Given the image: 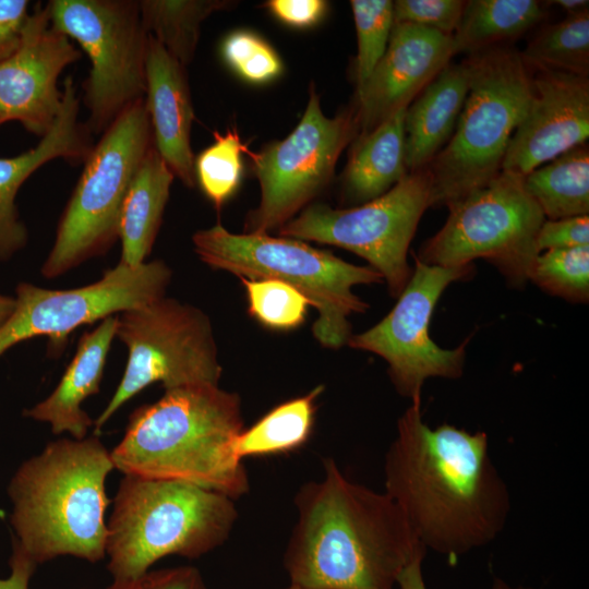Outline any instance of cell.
Here are the masks:
<instances>
[{
    "mask_svg": "<svg viewBox=\"0 0 589 589\" xmlns=\"http://www.w3.org/2000/svg\"><path fill=\"white\" fill-rule=\"evenodd\" d=\"M243 429L236 393L214 384L183 386L136 408L110 454L123 474L189 482L235 500L250 489L233 452Z\"/></svg>",
    "mask_w": 589,
    "mask_h": 589,
    "instance_id": "3957f363",
    "label": "cell"
},
{
    "mask_svg": "<svg viewBox=\"0 0 589 589\" xmlns=\"http://www.w3.org/2000/svg\"><path fill=\"white\" fill-rule=\"evenodd\" d=\"M116 324L117 317L112 315L85 332L56 388L47 398L25 409L23 416L49 423L53 434L67 432L72 438H85L94 420L82 404L99 393L108 352L116 338Z\"/></svg>",
    "mask_w": 589,
    "mask_h": 589,
    "instance_id": "44dd1931",
    "label": "cell"
},
{
    "mask_svg": "<svg viewBox=\"0 0 589 589\" xmlns=\"http://www.w3.org/2000/svg\"><path fill=\"white\" fill-rule=\"evenodd\" d=\"M15 308V298L0 292V328L9 320Z\"/></svg>",
    "mask_w": 589,
    "mask_h": 589,
    "instance_id": "b9f144b4",
    "label": "cell"
},
{
    "mask_svg": "<svg viewBox=\"0 0 589 589\" xmlns=\"http://www.w3.org/2000/svg\"><path fill=\"white\" fill-rule=\"evenodd\" d=\"M29 13L27 0H0V63L17 49Z\"/></svg>",
    "mask_w": 589,
    "mask_h": 589,
    "instance_id": "74e56055",
    "label": "cell"
},
{
    "mask_svg": "<svg viewBox=\"0 0 589 589\" xmlns=\"http://www.w3.org/2000/svg\"><path fill=\"white\" fill-rule=\"evenodd\" d=\"M456 55L453 35L413 24H394L386 51L353 100L363 136L406 109Z\"/></svg>",
    "mask_w": 589,
    "mask_h": 589,
    "instance_id": "ac0fdd59",
    "label": "cell"
},
{
    "mask_svg": "<svg viewBox=\"0 0 589 589\" xmlns=\"http://www.w3.org/2000/svg\"><path fill=\"white\" fill-rule=\"evenodd\" d=\"M116 338L128 350L123 375L94 421L97 435L132 397L154 383L165 390L218 385L221 366L207 315L172 298L160 297L116 315Z\"/></svg>",
    "mask_w": 589,
    "mask_h": 589,
    "instance_id": "30bf717a",
    "label": "cell"
},
{
    "mask_svg": "<svg viewBox=\"0 0 589 589\" xmlns=\"http://www.w3.org/2000/svg\"><path fill=\"white\" fill-rule=\"evenodd\" d=\"M80 100L71 76L62 89V105L50 130L33 148L13 157H0V262L12 259L28 241V232L15 204L22 184L41 166L63 159L84 163L94 144L86 123L79 121Z\"/></svg>",
    "mask_w": 589,
    "mask_h": 589,
    "instance_id": "d6986e66",
    "label": "cell"
},
{
    "mask_svg": "<svg viewBox=\"0 0 589 589\" xmlns=\"http://www.w3.org/2000/svg\"><path fill=\"white\" fill-rule=\"evenodd\" d=\"M444 226L416 256L428 265L460 267L482 259L506 281L524 287L539 254L538 231L545 217L524 184V176L502 170L485 187L448 206Z\"/></svg>",
    "mask_w": 589,
    "mask_h": 589,
    "instance_id": "9c48e42d",
    "label": "cell"
},
{
    "mask_svg": "<svg viewBox=\"0 0 589 589\" xmlns=\"http://www.w3.org/2000/svg\"><path fill=\"white\" fill-rule=\"evenodd\" d=\"M464 7L461 0H396L393 1L394 24L419 25L452 36Z\"/></svg>",
    "mask_w": 589,
    "mask_h": 589,
    "instance_id": "e575fe53",
    "label": "cell"
},
{
    "mask_svg": "<svg viewBox=\"0 0 589 589\" xmlns=\"http://www.w3.org/2000/svg\"><path fill=\"white\" fill-rule=\"evenodd\" d=\"M105 589H207L201 572L193 566H177L128 579H112Z\"/></svg>",
    "mask_w": 589,
    "mask_h": 589,
    "instance_id": "d590c367",
    "label": "cell"
},
{
    "mask_svg": "<svg viewBox=\"0 0 589 589\" xmlns=\"http://www.w3.org/2000/svg\"><path fill=\"white\" fill-rule=\"evenodd\" d=\"M536 0H469L453 34L456 53L477 52L504 45L534 27L545 17Z\"/></svg>",
    "mask_w": 589,
    "mask_h": 589,
    "instance_id": "d4e9b609",
    "label": "cell"
},
{
    "mask_svg": "<svg viewBox=\"0 0 589 589\" xmlns=\"http://www.w3.org/2000/svg\"><path fill=\"white\" fill-rule=\"evenodd\" d=\"M529 280L549 294L572 303H587L589 245L539 253L531 267Z\"/></svg>",
    "mask_w": 589,
    "mask_h": 589,
    "instance_id": "4dcf8cb0",
    "label": "cell"
},
{
    "mask_svg": "<svg viewBox=\"0 0 589 589\" xmlns=\"http://www.w3.org/2000/svg\"><path fill=\"white\" fill-rule=\"evenodd\" d=\"M589 137V76L536 69L532 97L502 170L526 176Z\"/></svg>",
    "mask_w": 589,
    "mask_h": 589,
    "instance_id": "e0dca14e",
    "label": "cell"
},
{
    "mask_svg": "<svg viewBox=\"0 0 589 589\" xmlns=\"http://www.w3.org/2000/svg\"><path fill=\"white\" fill-rule=\"evenodd\" d=\"M581 245H589V215L545 219L538 231L539 253Z\"/></svg>",
    "mask_w": 589,
    "mask_h": 589,
    "instance_id": "8d00e7d4",
    "label": "cell"
},
{
    "mask_svg": "<svg viewBox=\"0 0 589 589\" xmlns=\"http://www.w3.org/2000/svg\"><path fill=\"white\" fill-rule=\"evenodd\" d=\"M323 393L318 385L308 394L273 408L233 441L236 456L260 457L287 454L303 446L311 436L316 399Z\"/></svg>",
    "mask_w": 589,
    "mask_h": 589,
    "instance_id": "4316f807",
    "label": "cell"
},
{
    "mask_svg": "<svg viewBox=\"0 0 589 589\" xmlns=\"http://www.w3.org/2000/svg\"><path fill=\"white\" fill-rule=\"evenodd\" d=\"M465 60L469 91L464 107L448 143L425 167L430 207H448L500 175L532 97V69L517 49L498 45Z\"/></svg>",
    "mask_w": 589,
    "mask_h": 589,
    "instance_id": "8992f818",
    "label": "cell"
},
{
    "mask_svg": "<svg viewBox=\"0 0 589 589\" xmlns=\"http://www.w3.org/2000/svg\"><path fill=\"white\" fill-rule=\"evenodd\" d=\"M358 132L353 105L328 118L311 84L308 105L293 131L257 153L248 152L261 200L247 217L244 233H267L292 219L328 185L340 154Z\"/></svg>",
    "mask_w": 589,
    "mask_h": 589,
    "instance_id": "4fadbf2b",
    "label": "cell"
},
{
    "mask_svg": "<svg viewBox=\"0 0 589 589\" xmlns=\"http://www.w3.org/2000/svg\"><path fill=\"white\" fill-rule=\"evenodd\" d=\"M425 555L416 557L400 573L397 579V586L400 589H426L423 574L422 562ZM492 589H529L525 587L513 588L500 578L494 579Z\"/></svg>",
    "mask_w": 589,
    "mask_h": 589,
    "instance_id": "60d3db41",
    "label": "cell"
},
{
    "mask_svg": "<svg viewBox=\"0 0 589 589\" xmlns=\"http://www.w3.org/2000/svg\"><path fill=\"white\" fill-rule=\"evenodd\" d=\"M550 3H555L556 5L563 8L568 14L586 10L588 9L589 4L587 0H555L550 1Z\"/></svg>",
    "mask_w": 589,
    "mask_h": 589,
    "instance_id": "7bdbcfd3",
    "label": "cell"
},
{
    "mask_svg": "<svg viewBox=\"0 0 589 589\" xmlns=\"http://www.w3.org/2000/svg\"><path fill=\"white\" fill-rule=\"evenodd\" d=\"M265 5L277 20L297 28L314 26L328 9L324 0H269Z\"/></svg>",
    "mask_w": 589,
    "mask_h": 589,
    "instance_id": "f35d334b",
    "label": "cell"
},
{
    "mask_svg": "<svg viewBox=\"0 0 589 589\" xmlns=\"http://www.w3.org/2000/svg\"><path fill=\"white\" fill-rule=\"evenodd\" d=\"M170 268L160 260L137 266L118 263L97 281L73 289H46L20 283L15 308L0 328V357L19 342L46 336L63 347L70 333L86 324L165 296Z\"/></svg>",
    "mask_w": 589,
    "mask_h": 589,
    "instance_id": "9a60e30c",
    "label": "cell"
},
{
    "mask_svg": "<svg viewBox=\"0 0 589 589\" xmlns=\"http://www.w3.org/2000/svg\"><path fill=\"white\" fill-rule=\"evenodd\" d=\"M520 55L530 69L589 76V10L542 27Z\"/></svg>",
    "mask_w": 589,
    "mask_h": 589,
    "instance_id": "f1b7e54d",
    "label": "cell"
},
{
    "mask_svg": "<svg viewBox=\"0 0 589 589\" xmlns=\"http://www.w3.org/2000/svg\"><path fill=\"white\" fill-rule=\"evenodd\" d=\"M227 0H142L143 26L183 67L195 53L201 25L216 11L232 7Z\"/></svg>",
    "mask_w": 589,
    "mask_h": 589,
    "instance_id": "83f0119b",
    "label": "cell"
},
{
    "mask_svg": "<svg viewBox=\"0 0 589 589\" xmlns=\"http://www.w3.org/2000/svg\"><path fill=\"white\" fill-rule=\"evenodd\" d=\"M473 264L460 267L428 265L414 256L411 277L390 312L370 329L351 335V348L369 351L388 364V375L396 390L421 405L426 378H458L464 373L467 337L454 349L435 344L430 334L433 310L449 284L469 278Z\"/></svg>",
    "mask_w": 589,
    "mask_h": 589,
    "instance_id": "5bb4252c",
    "label": "cell"
},
{
    "mask_svg": "<svg viewBox=\"0 0 589 589\" xmlns=\"http://www.w3.org/2000/svg\"><path fill=\"white\" fill-rule=\"evenodd\" d=\"M406 109L397 111L372 132L356 137L351 143L341 177L346 202L357 206L374 200L409 173L406 165Z\"/></svg>",
    "mask_w": 589,
    "mask_h": 589,
    "instance_id": "603a6c76",
    "label": "cell"
},
{
    "mask_svg": "<svg viewBox=\"0 0 589 589\" xmlns=\"http://www.w3.org/2000/svg\"><path fill=\"white\" fill-rule=\"evenodd\" d=\"M245 287L249 311L265 326L291 329L305 317L309 299L292 286L276 279L241 278Z\"/></svg>",
    "mask_w": 589,
    "mask_h": 589,
    "instance_id": "d6a6232c",
    "label": "cell"
},
{
    "mask_svg": "<svg viewBox=\"0 0 589 589\" xmlns=\"http://www.w3.org/2000/svg\"><path fill=\"white\" fill-rule=\"evenodd\" d=\"M430 207L426 168L409 172L383 195L349 208L305 207L279 228L281 237L342 248L363 257L398 298L412 268L407 261L419 221Z\"/></svg>",
    "mask_w": 589,
    "mask_h": 589,
    "instance_id": "7c38bea8",
    "label": "cell"
},
{
    "mask_svg": "<svg viewBox=\"0 0 589 589\" xmlns=\"http://www.w3.org/2000/svg\"><path fill=\"white\" fill-rule=\"evenodd\" d=\"M194 251L207 265L247 279H276L305 296L317 310L313 325L317 341L340 348L351 336L349 316L368 304L356 296L357 285L383 283L378 272L358 266L301 240L268 233H231L220 224L196 231Z\"/></svg>",
    "mask_w": 589,
    "mask_h": 589,
    "instance_id": "52a82bcc",
    "label": "cell"
},
{
    "mask_svg": "<svg viewBox=\"0 0 589 589\" xmlns=\"http://www.w3.org/2000/svg\"><path fill=\"white\" fill-rule=\"evenodd\" d=\"M294 496L298 512L284 554L300 589H394L402 569L426 554L396 503L349 480L335 460Z\"/></svg>",
    "mask_w": 589,
    "mask_h": 589,
    "instance_id": "7a4b0ae2",
    "label": "cell"
},
{
    "mask_svg": "<svg viewBox=\"0 0 589 589\" xmlns=\"http://www.w3.org/2000/svg\"><path fill=\"white\" fill-rule=\"evenodd\" d=\"M113 469L95 434L52 441L19 466L8 485L10 525L38 565L64 555L89 563L106 557L105 482Z\"/></svg>",
    "mask_w": 589,
    "mask_h": 589,
    "instance_id": "277c9868",
    "label": "cell"
},
{
    "mask_svg": "<svg viewBox=\"0 0 589 589\" xmlns=\"http://www.w3.org/2000/svg\"><path fill=\"white\" fill-rule=\"evenodd\" d=\"M249 149L237 130L214 132V142L194 158V177L206 197L219 208L238 189L242 173V155Z\"/></svg>",
    "mask_w": 589,
    "mask_h": 589,
    "instance_id": "f546056e",
    "label": "cell"
},
{
    "mask_svg": "<svg viewBox=\"0 0 589 589\" xmlns=\"http://www.w3.org/2000/svg\"><path fill=\"white\" fill-rule=\"evenodd\" d=\"M220 53L233 72L252 84L268 83L283 71L278 53L251 31L238 29L229 33L221 43Z\"/></svg>",
    "mask_w": 589,
    "mask_h": 589,
    "instance_id": "836d02e7",
    "label": "cell"
},
{
    "mask_svg": "<svg viewBox=\"0 0 589 589\" xmlns=\"http://www.w3.org/2000/svg\"><path fill=\"white\" fill-rule=\"evenodd\" d=\"M281 589H300V588L289 584L287 587H284Z\"/></svg>",
    "mask_w": 589,
    "mask_h": 589,
    "instance_id": "ee69618b",
    "label": "cell"
},
{
    "mask_svg": "<svg viewBox=\"0 0 589 589\" xmlns=\"http://www.w3.org/2000/svg\"><path fill=\"white\" fill-rule=\"evenodd\" d=\"M545 219L589 214V148L577 145L524 177Z\"/></svg>",
    "mask_w": 589,
    "mask_h": 589,
    "instance_id": "484cf974",
    "label": "cell"
},
{
    "mask_svg": "<svg viewBox=\"0 0 589 589\" xmlns=\"http://www.w3.org/2000/svg\"><path fill=\"white\" fill-rule=\"evenodd\" d=\"M469 91L466 60L448 63L407 107L408 172L424 169L452 137Z\"/></svg>",
    "mask_w": 589,
    "mask_h": 589,
    "instance_id": "7402d4cb",
    "label": "cell"
},
{
    "mask_svg": "<svg viewBox=\"0 0 589 589\" xmlns=\"http://www.w3.org/2000/svg\"><path fill=\"white\" fill-rule=\"evenodd\" d=\"M80 58L70 38L51 25L47 5L35 4L17 49L0 63V125L15 121L43 137L62 105L58 79Z\"/></svg>",
    "mask_w": 589,
    "mask_h": 589,
    "instance_id": "2e32d148",
    "label": "cell"
},
{
    "mask_svg": "<svg viewBox=\"0 0 589 589\" xmlns=\"http://www.w3.org/2000/svg\"><path fill=\"white\" fill-rule=\"evenodd\" d=\"M51 25L75 40L91 61L83 84L87 128L104 133L133 103L145 98L148 34L139 1L51 0Z\"/></svg>",
    "mask_w": 589,
    "mask_h": 589,
    "instance_id": "8fae6325",
    "label": "cell"
},
{
    "mask_svg": "<svg viewBox=\"0 0 589 589\" xmlns=\"http://www.w3.org/2000/svg\"><path fill=\"white\" fill-rule=\"evenodd\" d=\"M237 518L233 498L219 492L124 474L107 524V569L128 579L168 555L200 558L226 542Z\"/></svg>",
    "mask_w": 589,
    "mask_h": 589,
    "instance_id": "5b68a950",
    "label": "cell"
},
{
    "mask_svg": "<svg viewBox=\"0 0 589 589\" xmlns=\"http://www.w3.org/2000/svg\"><path fill=\"white\" fill-rule=\"evenodd\" d=\"M12 552L9 558L10 575L0 578V589H28L31 578L39 566L11 537Z\"/></svg>",
    "mask_w": 589,
    "mask_h": 589,
    "instance_id": "ab89813d",
    "label": "cell"
},
{
    "mask_svg": "<svg viewBox=\"0 0 589 589\" xmlns=\"http://www.w3.org/2000/svg\"><path fill=\"white\" fill-rule=\"evenodd\" d=\"M173 178L153 145L133 176L121 205L118 223L120 263L137 266L146 262L161 224Z\"/></svg>",
    "mask_w": 589,
    "mask_h": 589,
    "instance_id": "cb8c5ba5",
    "label": "cell"
},
{
    "mask_svg": "<svg viewBox=\"0 0 589 589\" xmlns=\"http://www.w3.org/2000/svg\"><path fill=\"white\" fill-rule=\"evenodd\" d=\"M384 484L421 544L453 561L494 541L510 510L488 434L448 423L432 429L421 405L411 404L398 419Z\"/></svg>",
    "mask_w": 589,
    "mask_h": 589,
    "instance_id": "6da1fadb",
    "label": "cell"
},
{
    "mask_svg": "<svg viewBox=\"0 0 589 589\" xmlns=\"http://www.w3.org/2000/svg\"><path fill=\"white\" fill-rule=\"evenodd\" d=\"M153 145L143 98L119 115L83 163L41 266L45 278H57L110 250L118 240L120 209L130 182Z\"/></svg>",
    "mask_w": 589,
    "mask_h": 589,
    "instance_id": "ba28073f",
    "label": "cell"
},
{
    "mask_svg": "<svg viewBox=\"0 0 589 589\" xmlns=\"http://www.w3.org/2000/svg\"><path fill=\"white\" fill-rule=\"evenodd\" d=\"M358 51L354 75L357 88L370 76L384 56L394 25L393 1L351 0Z\"/></svg>",
    "mask_w": 589,
    "mask_h": 589,
    "instance_id": "1f68e13d",
    "label": "cell"
},
{
    "mask_svg": "<svg viewBox=\"0 0 589 589\" xmlns=\"http://www.w3.org/2000/svg\"><path fill=\"white\" fill-rule=\"evenodd\" d=\"M153 143L173 176L193 188L194 155L191 129L194 120L184 67L148 35L146 94Z\"/></svg>",
    "mask_w": 589,
    "mask_h": 589,
    "instance_id": "ffe728a7",
    "label": "cell"
}]
</instances>
